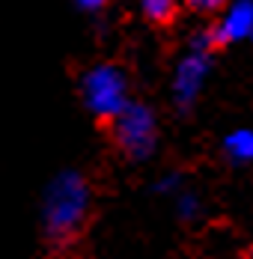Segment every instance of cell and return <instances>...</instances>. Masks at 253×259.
Listing matches in <instances>:
<instances>
[{
	"label": "cell",
	"instance_id": "3957f363",
	"mask_svg": "<svg viewBox=\"0 0 253 259\" xmlns=\"http://www.w3.org/2000/svg\"><path fill=\"white\" fill-rule=\"evenodd\" d=\"M87 99L90 104L104 113V116H116L122 107V75L116 69H99L87 78Z\"/></svg>",
	"mask_w": 253,
	"mask_h": 259
},
{
	"label": "cell",
	"instance_id": "277c9868",
	"mask_svg": "<svg viewBox=\"0 0 253 259\" xmlns=\"http://www.w3.org/2000/svg\"><path fill=\"white\" fill-rule=\"evenodd\" d=\"M179 3L182 0H140L143 6V15L152 24H170L179 15Z\"/></svg>",
	"mask_w": 253,
	"mask_h": 259
},
{
	"label": "cell",
	"instance_id": "6da1fadb",
	"mask_svg": "<svg viewBox=\"0 0 253 259\" xmlns=\"http://www.w3.org/2000/svg\"><path fill=\"white\" fill-rule=\"evenodd\" d=\"M87 218H90L87 185L77 176H63L60 182H54L48 200H45V233L51 241L57 247L72 244L87 230Z\"/></svg>",
	"mask_w": 253,
	"mask_h": 259
},
{
	"label": "cell",
	"instance_id": "7a4b0ae2",
	"mask_svg": "<svg viewBox=\"0 0 253 259\" xmlns=\"http://www.w3.org/2000/svg\"><path fill=\"white\" fill-rule=\"evenodd\" d=\"M113 131H116V140L119 146L131 152V155H140L152 146V137H155V119L146 107L140 104H122L119 113L113 116Z\"/></svg>",
	"mask_w": 253,
	"mask_h": 259
},
{
	"label": "cell",
	"instance_id": "8992f818",
	"mask_svg": "<svg viewBox=\"0 0 253 259\" xmlns=\"http://www.w3.org/2000/svg\"><path fill=\"white\" fill-rule=\"evenodd\" d=\"M77 3H80V6H87V9H99L104 0H77Z\"/></svg>",
	"mask_w": 253,
	"mask_h": 259
},
{
	"label": "cell",
	"instance_id": "5b68a950",
	"mask_svg": "<svg viewBox=\"0 0 253 259\" xmlns=\"http://www.w3.org/2000/svg\"><path fill=\"white\" fill-rule=\"evenodd\" d=\"M224 3L227 0H188V6L194 12H218V9H224Z\"/></svg>",
	"mask_w": 253,
	"mask_h": 259
}]
</instances>
